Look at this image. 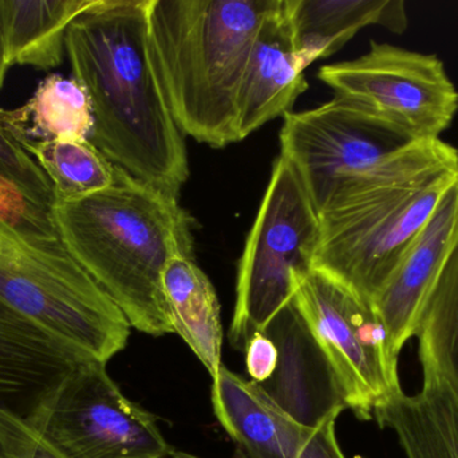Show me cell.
I'll return each mask as SVG.
<instances>
[{
	"label": "cell",
	"mask_w": 458,
	"mask_h": 458,
	"mask_svg": "<svg viewBox=\"0 0 458 458\" xmlns=\"http://www.w3.org/2000/svg\"><path fill=\"white\" fill-rule=\"evenodd\" d=\"M276 349V365L255 385L276 408L309 429L346 410L344 387L295 300L285 304L261 330Z\"/></svg>",
	"instance_id": "obj_11"
},
{
	"label": "cell",
	"mask_w": 458,
	"mask_h": 458,
	"mask_svg": "<svg viewBox=\"0 0 458 458\" xmlns=\"http://www.w3.org/2000/svg\"><path fill=\"white\" fill-rule=\"evenodd\" d=\"M0 301L81 354L107 363L131 324L23 195L0 203Z\"/></svg>",
	"instance_id": "obj_5"
},
{
	"label": "cell",
	"mask_w": 458,
	"mask_h": 458,
	"mask_svg": "<svg viewBox=\"0 0 458 458\" xmlns=\"http://www.w3.org/2000/svg\"><path fill=\"white\" fill-rule=\"evenodd\" d=\"M21 147L50 180L55 203L86 198L114 182V164L90 140L29 142Z\"/></svg>",
	"instance_id": "obj_22"
},
{
	"label": "cell",
	"mask_w": 458,
	"mask_h": 458,
	"mask_svg": "<svg viewBox=\"0 0 458 458\" xmlns=\"http://www.w3.org/2000/svg\"><path fill=\"white\" fill-rule=\"evenodd\" d=\"M245 366L253 385L263 384L269 378L276 365V349L264 333H256L245 344Z\"/></svg>",
	"instance_id": "obj_26"
},
{
	"label": "cell",
	"mask_w": 458,
	"mask_h": 458,
	"mask_svg": "<svg viewBox=\"0 0 458 458\" xmlns=\"http://www.w3.org/2000/svg\"><path fill=\"white\" fill-rule=\"evenodd\" d=\"M212 405L240 458H295L306 428L225 366L212 379Z\"/></svg>",
	"instance_id": "obj_15"
},
{
	"label": "cell",
	"mask_w": 458,
	"mask_h": 458,
	"mask_svg": "<svg viewBox=\"0 0 458 458\" xmlns=\"http://www.w3.org/2000/svg\"><path fill=\"white\" fill-rule=\"evenodd\" d=\"M414 338L422 376L437 379L458 403V242L422 307Z\"/></svg>",
	"instance_id": "obj_21"
},
{
	"label": "cell",
	"mask_w": 458,
	"mask_h": 458,
	"mask_svg": "<svg viewBox=\"0 0 458 458\" xmlns=\"http://www.w3.org/2000/svg\"><path fill=\"white\" fill-rule=\"evenodd\" d=\"M0 458H64L23 417L0 409Z\"/></svg>",
	"instance_id": "obj_24"
},
{
	"label": "cell",
	"mask_w": 458,
	"mask_h": 458,
	"mask_svg": "<svg viewBox=\"0 0 458 458\" xmlns=\"http://www.w3.org/2000/svg\"><path fill=\"white\" fill-rule=\"evenodd\" d=\"M24 419L64 458H171L174 451L157 419L125 397L96 359L62 376Z\"/></svg>",
	"instance_id": "obj_7"
},
{
	"label": "cell",
	"mask_w": 458,
	"mask_h": 458,
	"mask_svg": "<svg viewBox=\"0 0 458 458\" xmlns=\"http://www.w3.org/2000/svg\"><path fill=\"white\" fill-rule=\"evenodd\" d=\"M457 242L458 180L446 191L435 214L374 301V309L397 354L414 338L422 307Z\"/></svg>",
	"instance_id": "obj_12"
},
{
	"label": "cell",
	"mask_w": 458,
	"mask_h": 458,
	"mask_svg": "<svg viewBox=\"0 0 458 458\" xmlns=\"http://www.w3.org/2000/svg\"><path fill=\"white\" fill-rule=\"evenodd\" d=\"M0 183L13 186L30 203L51 212L53 186L37 161L0 125Z\"/></svg>",
	"instance_id": "obj_23"
},
{
	"label": "cell",
	"mask_w": 458,
	"mask_h": 458,
	"mask_svg": "<svg viewBox=\"0 0 458 458\" xmlns=\"http://www.w3.org/2000/svg\"><path fill=\"white\" fill-rule=\"evenodd\" d=\"M51 220L72 257L123 311L131 328L174 333L163 272L171 258H195V220L177 196L115 166L106 190L55 203Z\"/></svg>",
	"instance_id": "obj_3"
},
{
	"label": "cell",
	"mask_w": 458,
	"mask_h": 458,
	"mask_svg": "<svg viewBox=\"0 0 458 458\" xmlns=\"http://www.w3.org/2000/svg\"><path fill=\"white\" fill-rule=\"evenodd\" d=\"M307 88L284 0H279L259 30L242 75L236 107L239 142L290 113Z\"/></svg>",
	"instance_id": "obj_13"
},
{
	"label": "cell",
	"mask_w": 458,
	"mask_h": 458,
	"mask_svg": "<svg viewBox=\"0 0 458 458\" xmlns=\"http://www.w3.org/2000/svg\"><path fill=\"white\" fill-rule=\"evenodd\" d=\"M279 0H150L158 72L182 134L225 148L239 142L236 107L261 24Z\"/></svg>",
	"instance_id": "obj_4"
},
{
	"label": "cell",
	"mask_w": 458,
	"mask_h": 458,
	"mask_svg": "<svg viewBox=\"0 0 458 458\" xmlns=\"http://www.w3.org/2000/svg\"><path fill=\"white\" fill-rule=\"evenodd\" d=\"M86 359L91 358L0 301V409L26 419L62 376Z\"/></svg>",
	"instance_id": "obj_14"
},
{
	"label": "cell",
	"mask_w": 458,
	"mask_h": 458,
	"mask_svg": "<svg viewBox=\"0 0 458 458\" xmlns=\"http://www.w3.org/2000/svg\"><path fill=\"white\" fill-rule=\"evenodd\" d=\"M171 458H201L193 456V454H187V452L174 451L172 452Z\"/></svg>",
	"instance_id": "obj_28"
},
{
	"label": "cell",
	"mask_w": 458,
	"mask_h": 458,
	"mask_svg": "<svg viewBox=\"0 0 458 458\" xmlns=\"http://www.w3.org/2000/svg\"><path fill=\"white\" fill-rule=\"evenodd\" d=\"M318 77L411 142L441 139L458 112V91L436 54L373 40L363 56L320 67Z\"/></svg>",
	"instance_id": "obj_8"
},
{
	"label": "cell",
	"mask_w": 458,
	"mask_h": 458,
	"mask_svg": "<svg viewBox=\"0 0 458 458\" xmlns=\"http://www.w3.org/2000/svg\"><path fill=\"white\" fill-rule=\"evenodd\" d=\"M0 125L19 143L89 140L94 120L90 99L74 78L51 74L29 101L16 109L0 108Z\"/></svg>",
	"instance_id": "obj_20"
},
{
	"label": "cell",
	"mask_w": 458,
	"mask_h": 458,
	"mask_svg": "<svg viewBox=\"0 0 458 458\" xmlns=\"http://www.w3.org/2000/svg\"><path fill=\"white\" fill-rule=\"evenodd\" d=\"M319 212L293 164L280 155L237 271L229 341L244 350L250 336L295 296L299 279L314 268Z\"/></svg>",
	"instance_id": "obj_6"
},
{
	"label": "cell",
	"mask_w": 458,
	"mask_h": 458,
	"mask_svg": "<svg viewBox=\"0 0 458 458\" xmlns=\"http://www.w3.org/2000/svg\"><path fill=\"white\" fill-rule=\"evenodd\" d=\"M457 180L458 150L441 139L347 177L319 210L314 269L373 306Z\"/></svg>",
	"instance_id": "obj_2"
},
{
	"label": "cell",
	"mask_w": 458,
	"mask_h": 458,
	"mask_svg": "<svg viewBox=\"0 0 458 458\" xmlns=\"http://www.w3.org/2000/svg\"><path fill=\"white\" fill-rule=\"evenodd\" d=\"M93 3L94 0H0L10 66L23 65L43 72L58 67L66 51L67 29Z\"/></svg>",
	"instance_id": "obj_19"
},
{
	"label": "cell",
	"mask_w": 458,
	"mask_h": 458,
	"mask_svg": "<svg viewBox=\"0 0 458 458\" xmlns=\"http://www.w3.org/2000/svg\"><path fill=\"white\" fill-rule=\"evenodd\" d=\"M336 419H328L314 428L304 429L295 458H346L335 433Z\"/></svg>",
	"instance_id": "obj_25"
},
{
	"label": "cell",
	"mask_w": 458,
	"mask_h": 458,
	"mask_svg": "<svg viewBox=\"0 0 458 458\" xmlns=\"http://www.w3.org/2000/svg\"><path fill=\"white\" fill-rule=\"evenodd\" d=\"M10 64L7 61V53H5L4 31H3L2 15H0V91L4 83L5 75H7Z\"/></svg>",
	"instance_id": "obj_27"
},
{
	"label": "cell",
	"mask_w": 458,
	"mask_h": 458,
	"mask_svg": "<svg viewBox=\"0 0 458 458\" xmlns=\"http://www.w3.org/2000/svg\"><path fill=\"white\" fill-rule=\"evenodd\" d=\"M374 419L395 433L406 458H458V403L432 376H422L417 394L403 393Z\"/></svg>",
	"instance_id": "obj_18"
},
{
	"label": "cell",
	"mask_w": 458,
	"mask_h": 458,
	"mask_svg": "<svg viewBox=\"0 0 458 458\" xmlns=\"http://www.w3.org/2000/svg\"><path fill=\"white\" fill-rule=\"evenodd\" d=\"M293 300L338 376L347 409L358 419H374L379 409L403 394L400 354L371 304L314 268L299 279Z\"/></svg>",
	"instance_id": "obj_9"
},
{
	"label": "cell",
	"mask_w": 458,
	"mask_h": 458,
	"mask_svg": "<svg viewBox=\"0 0 458 458\" xmlns=\"http://www.w3.org/2000/svg\"><path fill=\"white\" fill-rule=\"evenodd\" d=\"M283 118L280 155L298 172L318 212L339 183L416 143L339 97Z\"/></svg>",
	"instance_id": "obj_10"
},
{
	"label": "cell",
	"mask_w": 458,
	"mask_h": 458,
	"mask_svg": "<svg viewBox=\"0 0 458 458\" xmlns=\"http://www.w3.org/2000/svg\"><path fill=\"white\" fill-rule=\"evenodd\" d=\"M150 0H94L66 32L72 78L93 112L90 142L137 179L179 198L187 145L158 72Z\"/></svg>",
	"instance_id": "obj_1"
},
{
	"label": "cell",
	"mask_w": 458,
	"mask_h": 458,
	"mask_svg": "<svg viewBox=\"0 0 458 458\" xmlns=\"http://www.w3.org/2000/svg\"><path fill=\"white\" fill-rule=\"evenodd\" d=\"M172 331L188 344L212 379L222 367L223 325L216 290L195 258L176 255L163 272Z\"/></svg>",
	"instance_id": "obj_17"
},
{
	"label": "cell",
	"mask_w": 458,
	"mask_h": 458,
	"mask_svg": "<svg viewBox=\"0 0 458 458\" xmlns=\"http://www.w3.org/2000/svg\"><path fill=\"white\" fill-rule=\"evenodd\" d=\"M293 45L304 70L341 50L363 27H385L395 34L408 29L403 0H284Z\"/></svg>",
	"instance_id": "obj_16"
}]
</instances>
